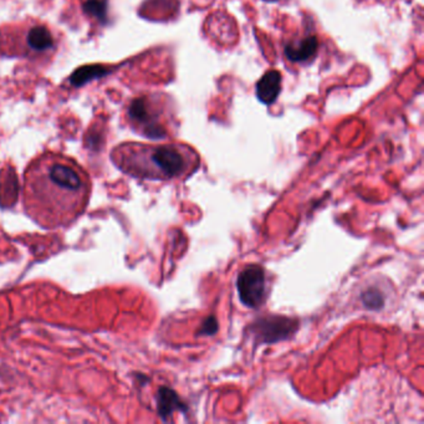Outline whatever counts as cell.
Masks as SVG:
<instances>
[{"label": "cell", "instance_id": "6da1fadb", "mask_svg": "<svg viewBox=\"0 0 424 424\" xmlns=\"http://www.w3.org/2000/svg\"><path fill=\"white\" fill-rule=\"evenodd\" d=\"M91 191L90 175L76 159L63 153H41L24 173V210L46 229L68 226L84 214Z\"/></svg>", "mask_w": 424, "mask_h": 424}, {"label": "cell", "instance_id": "3957f363", "mask_svg": "<svg viewBox=\"0 0 424 424\" xmlns=\"http://www.w3.org/2000/svg\"><path fill=\"white\" fill-rule=\"evenodd\" d=\"M59 40L47 24L29 19L0 28V55L47 63L57 54Z\"/></svg>", "mask_w": 424, "mask_h": 424}, {"label": "cell", "instance_id": "9c48e42d", "mask_svg": "<svg viewBox=\"0 0 424 424\" xmlns=\"http://www.w3.org/2000/svg\"><path fill=\"white\" fill-rule=\"evenodd\" d=\"M159 413L161 416L167 417L170 416L175 411L184 409V404L180 401L178 396L173 390L168 388H162L159 392Z\"/></svg>", "mask_w": 424, "mask_h": 424}, {"label": "cell", "instance_id": "5b68a950", "mask_svg": "<svg viewBox=\"0 0 424 424\" xmlns=\"http://www.w3.org/2000/svg\"><path fill=\"white\" fill-rule=\"evenodd\" d=\"M237 293L244 305L255 309L265 300V272L259 265L244 268L237 280Z\"/></svg>", "mask_w": 424, "mask_h": 424}, {"label": "cell", "instance_id": "8992f818", "mask_svg": "<svg viewBox=\"0 0 424 424\" xmlns=\"http://www.w3.org/2000/svg\"><path fill=\"white\" fill-rule=\"evenodd\" d=\"M254 334L266 344L288 339L296 331V321L284 316L263 317L254 323Z\"/></svg>", "mask_w": 424, "mask_h": 424}, {"label": "cell", "instance_id": "30bf717a", "mask_svg": "<svg viewBox=\"0 0 424 424\" xmlns=\"http://www.w3.org/2000/svg\"><path fill=\"white\" fill-rule=\"evenodd\" d=\"M82 10L87 17L103 22L108 13V0H82Z\"/></svg>", "mask_w": 424, "mask_h": 424}, {"label": "cell", "instance_id": "8fae6325", "mask_svg": "<svg viewBox=\"0 0 424 424\" xmlns=\"http://www.w3.org/2000/svg\"><path fill=\"white\" fill-rule=\"evenodd\" d=\"M362 299L365 305L372 310H379L383 305V296L377 290H368L367 293L363 294Z\"/></svg>", "mask_w": 424, "mask_h": 424}, {"label": "cell", "instance_id": "277c9868", "mask_svg": "<svg viewBox=\"0 0 424 424\" xmlns=\"http://www.w3.org/2000/svg\"><path fill=\"white\" fill-rule=\"evenodd\" d=\"M166 116V101L159 94L140 95L126 106L125 119L131 129L153 140H162L168 135L164 125Z\"/></svg>", "mask_w": 424, "mask_h": 424}, {"label": "cell", "instance_id": "52a82bcc", "mask_svg": "<svg viewBox=\"0 0 424 424\" xmlns=\"http://www.w3.org/2000/svg\"><path fill=\"white\" fill-rule=\"evenodd\" d=\"M317 49H319V40L316 36L310 35L285 46V55L291 61L302 63L312 60V57L316 55Z\"/></svg>", "mask_w": 424, "mask_h": 424}, {"label": "cell", "instance_id": "ba28073f", "mask_svg": "<svg viewBox=\"0 0 424 424\" xmlns=\"http://www.w3.org/2000/svg\"><path fill=\"white\" fill-rule=\"evenodd\" d=\"M282 74L277 70H270L256 84V96L265 105L275 102L282 91Z\"/></svg>", "mask_w": 424, "mask_h": 424}, {"label": "cell", "instance_id": "7a4b0ae2", "mask_svg": "<svg viewBox=\"0 0 424 424\" xmlns=\"http://www.w3.org/2000/svg\"><path fill=\"white\" fill-rule=\"evenodd\" d=\"M111 159L126 175L153 181H170L188 175L198 161L187 146L136 142H125L113 148Z\"/></svg>", "mask_w": 424, "mask_h": 424}, {"label": "cell", "instance_id": "7c38bea8", "mask_svg": "<svg viewBox=\"0 0 424 424\" xmlns=\"http://www.w3.org/2000/svg\"><path fill=\"white\" fill-rule=\"evenodd\" d=\"M218 330V325H217V320L214 317H208L207 321L203 323L202 330H200V335H213L217 332Z\"/></svg>", "mask_w": 424, "mask_h": 424}]
</instances>
